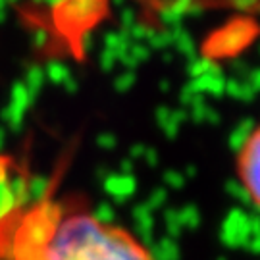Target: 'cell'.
I'll list each match as a JSON object with an SVG mask.
<instances>
[{
    "mask_svg": "<svg viewBox=\"0 0 260 260\" xmlns=\"http://www.w3.org/2000/svg\"><path fill=\"white\" fill-rule=\"evenodd\" d=\"M0 260H154L123 225L72 201H37L0 220Z\"/></svg>",
    "mask_w": 260,
    "mask_h": 260,
    "instance_id": "1",
    "label": "cell"
},
{
    "mask_svg": "<svg viewBox=\"0 0 260 260\" xmlns=\"http://www.w3.org/2000/svg\"><path fill=\"white\" fill-rule=\"evenodd\" d=\"M235 174L245 195L260 210V125L243 139L235 156Z\"/></svg>",
    "mask_w": 260,
    "mask_h": 260,
    "instance_id": "2",
    "label": "cell"
}]
</instances>
